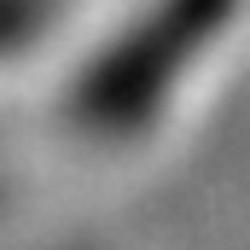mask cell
I'll list each match as a JSON object with an SVG mask.
<instances>
[{"instance_id":"1","label":"cell","mask_w":250,"mask_h":250,"mask_svg":"<svg viewBox=\"0 0 250 250\" xmlns=\"http://www.w3.org/2000/svg\"><path fill=\"white\" fill-rule=\"evenodd\" d=\"M250 0H140L105 35L76 47L59 76V134L87 157L157 146L239 41Z\"/></svg>"},{"instance_id":"2","label":"cell","mask_w":250,"mask_h":250,"mask_svg":"<svg viewBox=\"0 0 250 250\" xmlns=\"http://www.w3.org/2000/svg\"><path fill=\"white\" fill-rule=\"evenodd\" d=\"M70 23V0H0V76L41 59Z\"/></svg>"}]
</instances>
